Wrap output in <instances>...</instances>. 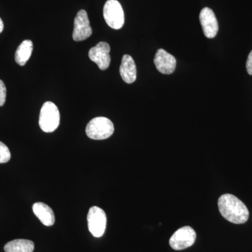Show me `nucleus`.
<instances>
[{
    "label": "nucleus",
    "mask_w": 252,
    "mask_h": 252,
    "mask_svg": "<svg viewBox=\"0 0 252 252\" xmlns=\"http://www.w3.org/2000/svg\"><path fill=\"white\" fill-rule=\"evenodd\" d=\"M220 215L235 224H243L248 221L250 212L243 201L232 194H223L218 200Z\"/></svg>",
    "instance_id": "nucleus-1"
},
{
    "label": "nucleus",
    "mask_w": 252,
    "mask_h": 252,
    "mask_svg": "<svg viewBox=\"0 0 252 252\" xmlns=\"http://www.w3.org/2000/svg\"><path fill=\"white\" fill-rule=\"evenodd\" d=\"M114 132L112 121L106 117H96L89 122L86 128V133L89 138L102 140L109 138Z\"/></svg>",
    "instance_id": "nucleus-2"
},
{
    "label": "nucleus",
    "mask_w": 252,
    "mask_h": 252,
    "mask_svg": "<svg viewBox=\"0 0 252 252\" xmlns=\"http://www.w3.org/2000/svg\"><path fill=\"white\" fill-rule=\"evenodd\" d=\"M61 115L57 106L51 102L43 104L39 115V124L41 130L45 132H52L58 128Z\"/></svg>",
    "instance_id": "nucleus-3"
},
{
    "label": "nucleus",
    "mask_w": 252,
    "mask_h": 252,
    "mask_svg": "<svg viewBox=\"0 0 252 252\" xmlns=\"http://www.w3.org/2000/svg\"><path fill=\"white\" fill-rule=\"evenodd\" d=\"M103 16L109 27L114 30L121 29L125 22L124 10L117 0H108L103 9Z\"/></svg>",
    "instance_id": "nucleus-4"
},
{
    "label": "nucleus",
    "mask_w": 252,
    "mask_h": 252,
    "mask_svg": "<svg viewBox=\"0 0 252 252\" xmlns=\"http://www.w3.org/2000/svg\"><path fill=\"white\" fill-rule=\"evenodd\" d=\"M87 220L91 234L95 238L102 237L107 227V216L104 210L97 206L91 207L88 214Z\"/></svg>",
    "instance_id": "nucleus-5"
},
{
    "label": "nucleus",
    "mask_w": 252,
    "mask_h": 252,
    "mask_svg": "<svg viewBox=\"0 0 252 252\" xmlns=\"http://www.w3.org/2000/svg\"><path fill=\"white\" fill-rule=\"evenodd\" d=\"M196 233L189 225L182 227L172 235L170 239V247L175 250H183L190 248L195 243Z\"/></svg>",
    "instance_id": "nucleus-6"
},
{
    "label": "nucleus",
    "mask_w": 252,
    "mask_h": 252,
    "mask_svg": "<svg viewBox=\"0 0 252 252\" xmlns=\"http://www.w3.org/2000/svg\"><path fill=\"white\" fill-rule=\"evenodd\" d=\"M92 33V28L90 26L87 12L85 10H80L74 19L73 39L76 41L86 40L90 37Z\"/></svg>",
    "instance_id": "nucleus-7"
},
{
    "label": "nucleus",
    "mask_w": 252,
    "mask_h": 252,
    "mask_svg": "<svg viewBox=\"0 0 252 252\" xmlns=\"http://www.w3.org/2000/svg\"><path fill=\"white\" fill-rule=\"evenodd\" d=\"M110 46L107 42L101 41L89 50V59L97 64L101 70L108 69L111 63Z\"/></svg>",
    "instance_id": "nucleus-8"
},
{
    "label": "nucleus",
    "mask_w": 252,
    "mask_h": 252,
    "mask_svg": "<svg viewBox=\"0 0 252 252\" xmlns=\"http://www.w3.org/2000/svg\"><path fill=\"white\" fill-rule=\"evenodd\" d=\"M200 21L205 36L209 39L215 38L218 33L219 24L214 11L210 8H203L200 11Z\"/></svg>",
    "instance_id": "nucleus-9"
},
{
    "label": "nucleus",
    "mask_w": 252,
    "mask_h": 252,
    "mask_svg": "<svg viewBox=\"0 0 252 252\" xmlns=\"http://www.w3.org/2000/svg\"><path fill=\"white\" fill-rule=\"evenodd\" d=\"M154 62L156 67L161 74H171L175 72L177 64L175 58L164 49L158 50Z\"/></svg>",
    "instance_id": "nucleus-10"
},
{
    "label": "nucleus",
    "mask_w": 252,
    "mask_h": 252,
    "mask_svg": "<svg viewBox=\"0 0 252 252\" xmlns=\"http://www.w3.org/2000/svg\"><path fill=\"white\" fill-rule=\"evenodd\" d=\"M121 77L126 84H132L137 79V68L135 61L129 55H124L122 58L120 69Z\"/></svg>",
    "instance_id": "nucleus-11"
},
{
    "label": "nucleus",
    "mask_w": 252,
    "mask_h": 252,
    "mask_svg": "<svg viewBox=\"0 0 252 252\" xmlns=\"http://www.w3.org/2000/svg\"><path fill=\"white\" fill-rule=\"evenodd\" d=\"M33 212L46 226H51L55 223V216L52 209L43 203H36L32 206Z\"/></svg>",
    "instance_id": "nucleus-12"
},
{
    "label": "nucleus",
    "mask_w": 252,
    "mask_h": 252,
    "mask_svg": "<svg viewBox=\"0 0 252 252\" xmlns=\"http://www.w3.org/2000/svg\"><path fill=\"white\" fill-rule=\"evenodd\" d=\"M34 249V243L24 239L12 240L4 246L5 252H33Z\"/></svg>",
    "instance_id": "nucleus-13"
},
{
    "label": "nucleus",
    "mask_w": 252,
    "mask_h": 252,
    "mask_svg": "<svg viewBox=\"0 0 252 252\" xmlns=\"http://www.w3.org/2000/svg\"><path fill=\"white\" fill-rule=\"evenodd\" d=\"M33 51V43L31 40L23 41L19 46L15 54V61L17 64L24 66L31 58Z\"/></svg>",
    "instance_id": "nucleus-14"
},
{
    "label": "nucleus",
    "mask_w": 252,
    "mask_h": 252,
    "mask_svg": "<svg viewBox=\"0 0 252 252\" xmlns=\"http://www.w3.org/2000/svg\"><path fill=\"white\" fill-rule=\"evenodd\" d=\"M11 159V152L6 144L0 142V163H6Z\"/></svg>",
    "instance_id": "nucleus-15"
},
{
    "label": "nucleus",
    "mask_w": 252,
    "mask_h": 252,
    "mask_svg": "<svg viewBox=\"0 0 252 252\" xmlns=\"http://www.w3.org/2000/svg\"><path fill=\"white\" fill-rule=\"evenodd\" d=\"M6 98V88L4 83L0 79V107L4 105Z\"/></svg>",
    "instance_id": "nucleus-16"
},
{
    "label": "nucleus",
    "mask_w": 252,
    "mask_h": 252,
    "mask_svg": "<svg viewBox=\"0 0 252 252\" xmlns=\"http://www.w3.org/2000/svg\"><path fill=\"white\" fill-rule=\"evenodd\" d=\"M246 67L248 74L252 75V51L249 54L248 61H247Z\"/></svg>",
    "instance_id": "nucleus-17"
},
{
    "label": "nucleus",
    "mask_w": 252,
    "mask_h": 252,
    "mask_svg": "<svg viewBox=\"0 0 252 252\" xmlns=\"http://www.w3.org/2000/svg\"><path fill=\"white\" fill-rule=\"evenodd\" d=\"M4 30V23H3L2 20L0 18V33Z\"/></svg>",
    "instance_id": "nucleus-18"
}]
</instances>
